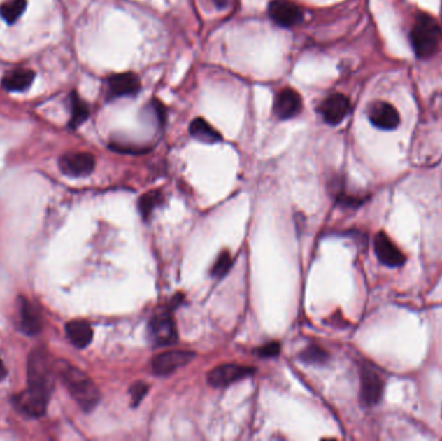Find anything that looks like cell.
Returning <instances> with one entry per match:
<instances>
[{
	"instance_id": "1",
	"label": "cell",
	"mask_w": 442,
	"mask_h": 441,
	"mask_svg": "<svg viewBox=\"0 0 442 441\" xmlns=\"http://www.w3.org/2000/svg\"><path fill=\"white\" fill-rule=\"evenodd\" d=\"M27 378L29 386L15 398V404L21 413L38 418L45 413L55 381L51 361L42 349H36L29 357Z\"/></svg>"
},
{
	"instance_id": "2",
	"label": "cell",
	"mask_w": 442,
	"mask_h": 441,
	"mask_svg": "<svg viewBox=\"0 0 442 441\" xmlns=\"http://www.w3.org/2000/svg\"><path fill=\"white\" fill-rule=\"evenodd\" d=\"M60 374L70 395L76 400L79 407L85 412L94 410L100 401V391L92 379L66 363H64V368H61Z\"/></svg>"
},
{
	"instance_id": "3",
	"label": "cell",
	"mask_w": 442,
	"mask_h": 441,
	"mask_svg": "<svg viewBox=\"0 0 442 441\" xmlns=\"http://www.w3.org/2000/svg\"><path fill=\"white\" fill-rule=\"evenodd\" d=\"M441 29L428 15H419L411 30V44L419 59H429L441 44Z\"/></svg>"
},
{
	"instance_id": "4",
	"label": "cell",
	"mask_w": 442,
	"mask_h": 441,
	"mask_svg": "<svg viewBox=\"0 0 442 441\" xmlns=\"http://www.w3.org/2000/svg\"><path fill=\"white\" fill-rule=\"evenodd\" d=\"M148 330L155 346H170L178 342V330L170 311L155 314L149 323Z\"/></svg>"
},
{
	"instance_id": "5",
	"label": "cell",
	"mask_w": 442,
	"mask_h": 441,
	"mask_svg": "<svg viewBox=\"0 0 442 441\" xmlns=\"http://www.w3.org/2000/svg\"><path fill=\"white\" fill-rule=\"evenodd\" d=\"M254 373V368L242 365L222 364L216 366L207 374V382L215 388H224Z\"/></svg>"
},
{
	"instance_id": "6",
	"label": "cell",
	"mask_w": 442,
	"mask_h": 441,
	"mask_svg": "<svg viewBox=\"0 0 442 441\" xmlns=\"http://www.w3.org/2000/svg\"><path fill=\"white\" fill-rule=\"evenodd\" d=\"M194 357L196 354L189 351H166L154 357L152 369L155 375L166 377L189 364Z\"/></svg>"
},
{
	"instance_id": "7",
	"label": "cell",
	"mask_w": 442,
	"mask_h": 441,
	"mask_svg": "<svg viewBox=\"0 0 442 441\" xmlns=\"http://www.w3.org/2000/svg\"><path fill=\"white\" fill-rule=\"evenodd\" d=\"M384 382L382 377L373 368H362L361 370V402L365 407H374L383 396Z\"/></svg>"
},
{
	"instance_id": "8",
	"label": "cell",
	"mask_w": 442,
	"mask_h": 441,
	"mask_svg": "<svg viewBox=\"0 0 442 441\" xmlns=\"http://www.w3.org/2000/svg\"><path fill=\"white\" fill-rule=\"evenodd\" d=\"M268 15L274 24L282 27H292L303 20L300 8L289 0H272L268 7Z\"/></svg>"
},
{
	"instance_id": "9",
	"label": "cell",
	"mask_w": 442,
	"mask_h": 441,
	"mask_svg": "<svg viewBox=\"0 0 442 441\" xmlns=\"http://www.w3.org/2000/svg\"><path fill=\"white\" fill-rule=\"evenodd\" d=\"M318 111L326 123L336 126L347 118L350 111V102L344 94H330L327 99L323 100Z\"/></svg>"
},
{
	"instance_id": "10",
	"label": "cell",
	"mask_w": 442,
	"mask_h": 441,
	"mask_svg": "<svg viewBox=\"0 0 442 441\" xmlns=\"http://www.w3.org/2000/svg\"><path fill=\"white\" fill-rule=\"evenodd\" d=\"M60 169L65 175L73 178L87 176L94 171V155L85 152L65 154L60 158Z\"/></svg>"
},
{
	"instance_id": "11",
	"label": "cell",
	"mask_w": 442,
	"mask_h": 441,
	"mask_svg": "<svg viewBox=\"0 0 442 441\" xmlns=\"http://www.w3.org/2000/svg\"><path fill=\"white\" fill-rule=\"evenodd\" d=\"M374 250L379 262L387 267H400L406 262L405 255L384 232H379L375 236Z\"/></svg>"
},
{
	"instance_id": "12",
	"label": "cell",
	"mask_w": 442,
	"mask_h": 441,
	"mask_svg": "<svg viewBox=\"0 0 442 441\" xmlns=\"http://www.w3.org/2000/svg\"><path fill=\"white\" fill-rule=\"evenodd\" d=\"M301 109H303V100L300 94L291 88L282 90L281 92L277 94L274 105H273V111L276 117L280 119L294 118L298 115Z\"/></svg>"
},
{
	"instance_id": "13",
	"label": "cell",
	"mask_w": 442,
	"mask_h": 441,
	"mask_svg": "<svg viewBox=\"0 0 442 441\" xmlns=\"http://www.w3.org/2000/svg\"><path fill=\"white\" fill-rule=\"evenodd\" d=\"M370 122L380 130H394L400 125V114L388 102H375L369 111Z\"/></svg>"
},
{
	"instance_id": "14",
	"label": "cell",
	"mask_w": 442,
	"mask_h": 441,
	"mask_svg": "<svg viewBox=\"0 0 442 441\" xmlns=\"http://www.w3.org/2000/svg\"><path fill=\"white\" fill-rule=\"evenodd\" d=\"M140 79L134 73H122L109 78L108 94L110 97L135 96L140 91Z\"/></svg>"
},
{
	"instance_id": "15",
	"label": "cell",
	"mask_w": 442,
	"mask_h": 441,
	"mask_svg": "<svg viewBox=\"0 0 442 441\" xmlns=\"http://www.w3.org/2000/svg\"><path fill=\"white\" fill-rule=\"evenodd\" d=\"M18 316H20V329L27 335H36L41 329L42 323L39 314L35 311L34 307L25 298H18Z\"/></svg>"
},
{
	"instance_id": "16",
	"label": "cell",
	"mask_w": 442,
	"mask_h": 441,
	"mask_svg": "<svg viewBox=\"0 0 442 441\" xmlns=\"http://www.w3.org/2000/svg\"><path fill=\"white\" fill-rule=\"evenodd\" d=\"M34 71L29 69H15L3 78V87L9 92H22L34 82Z\"/></svg>"
},
{
	"instance_id": "17",
	"label": "cell",
	"mask_w": 442,
	"mask_h": 441,
	"mask_svg": "<svg viewBox=\"0 0 442 441\" xmlns=\"http://www.w3.org/2000/svg\"><path fill=\"white\" fill-rule=\"evenodd\" d=\"M66 334L70 342L77 348H85L94 337L91 325L85 320H74L66 325Z\"/></svg>"
},
{
	"instance_id": "18",
	"label": "cell",
	"mask_w": 442,
	"mask_h": 441,
	"mask_svg": "<svg viewBox=\"0 0 442 441\" xmlns=\"http://www.w3.org/2000/svg\"><path fill=\"white\" fill-rule=\"evenodd\" d=\"M189 132L197 140L206 143V144H215L219 143L222 136L218 132L216 128H213L210 123H207L204 119L197 118L190 123Z\"/></svg>"
},
{
	"instance_id": "19",
	"label": "cell",
	"mask_w": 442,
	"mask_h": 441,
	"mask_svg": "<svg viewBox=\"0 0 442 441\" xmlns=\"http://www.w3.org/2000/svg\"><path fill=\"white\" fill-rule=\"evenodd\" d=\"M26 0H8L0 6V15L8 24H15L25 12Z\"/></svg>"
},
{
	"instance_id": "20",
	"label": "cell",
	"mask_w": 442,
	"mask_h": 441,
	"mask_svg": "<svg viewBox=\"0 0 442 441\" xmlns=\"http://www.w3.org/2000/svg\"><path fill=\"white\" fill-rule=\"evenodd\" d=\"M163 204V195L159 190H152L145 193L140 201H138V210L141 212L143 218L148 219L150 218L152 212L154 211L155 207H158L159 204Z\"/></svg>"
},
{
	"instance_id": "21",
	"label": "cell",
	"mask_w": 442,
	"mask_h": 441,
	"mask_svg": "<svg viewBox=\"0 0 442 441\" xmlns=\"http://www.w3.org/2000/svg\"><path fill=\"white\" fill-rule=\"evenodd\" d=\"M90 111L88 106L82 99L78 97L77 94L71 96V119H70V127L77 128L88 118Z\"/></svg>"
},
{
	"instance_id": "22",
	"label": "cell",
	"mask_w": 442,
	"mask_h": 441,
	"mask_svg": "<svg viewBox=\"0 0 442 441\" xmlns=\"http://www.w3.org/2000/svg\"><path fill=\"white\" fill-rule=\"evenodd\" d=\"M299 358L308 365H323L329 360V354L320 346L312 344L299 354Z\"/></svg>"
},
{
	"instance_id": "23",
	"label": "cell",
	"mask_w": 442,
	"mask_h": 441,
	"mask_svg": "<svg viewBox=\"0 0 442 441\" xmlns=\"http://www.w3.org/2000/svg\"><path fill=\"white\" fill-rule=\"evenodd\" d=\"M230 268H231V256H230L228 251H222V253L218 256L216 262L213 263L211 274H213V277L221 279V277H224V276L230 271Z\"/></svg>"
},
{
	"instance_id": "24",
	"label": "cell",
	"mask_w": 442,
	"mask_h": 441,
	"mask_svg": "<svg viewBox=\"0 0 442 441\" xmlns=\"http://www.w3.org/2000/svg\"><path fill=\"white\" fill-rule=\"evenodd\" d=\"M149 391L148 384L144 382H136L131 388H129V393H131V399H132V407H137Z\"/></svg>"
},
{
	"instance_id": "25",
	"label": "cell",
	"mask_w": 442,
	"mask_h": 441,
	"mask_svg": "<svg viewBox=\"0 0 442 441\" xmlns=\"http://www.w3.org/2000/svg\"><path fill=\"white\" fill-rule=\"evenodd\" d=\"M280 351H281V344L278 342H269L264 344L263 347L257 348L255 352L257 356L271 358V357L278 356Z\"/></svg>"
},
{
	"instance_id": "26",
	"label": "cell",
	"mask_w": 442,
	"mask_h": 441,
	"mask_svg": "<svg viewBox=\"0 0 442 441\" xmlns=\"http://www.w3.org/2000/svg\"><path fill=\"white\" fill-rule=\"evenodd\" d=\"M213 3L216 4L218 8L224 9L225 7H228L229 0H213Z\"/></svg>"
},
{
	"instance_id": "27",
	"label": "cell",
	"mask_w": 442,
	"mask_h": 441,
	"mask_svg": "<svg viewBox=\"0 0 442 441\" xmlns=\"http://www.w3.org/2000/svg\"><path fill=\"white\" fill-rule=\"evenodd\" d=\"M6 377H7V369H6V366L3 364V361L0 360V382H1Z\"/></svg>"
}]
</instances>
